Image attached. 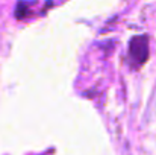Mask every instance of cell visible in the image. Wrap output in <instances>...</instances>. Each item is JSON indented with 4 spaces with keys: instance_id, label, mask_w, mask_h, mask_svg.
<instances>
[{
    "instance_id": "1",
    "label": "cell",
    "mask_w": 156,
    "mask_h": 155,
    "mask_svg": "<svg viewBox=\"0 0 156 155\" xmlns=\"http://www.w3.org/2000/svg\"><path fill=\"white\" fill-rule=\"evenodd\" d=\"M149 56V41L146 37H136L130 43V58L136 64H143Z\"/></svg>"
}]
</instances>
